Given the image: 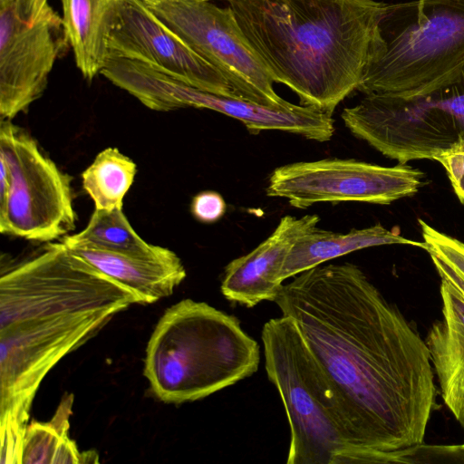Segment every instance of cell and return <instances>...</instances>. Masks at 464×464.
Returning <instances> with one entry per match:
<instances>
[{"mask_svg": "<svg viewBox=\"0 0 464 464\" xmlns=\"http://www.w3.org/2000/svg\"><path fill=\"white\" fill-rule=\"evenodd\" d=\"M274 302L334 389L354 449L393 453L423 443L437 395L428 347L358 266L305 270Z\"/></svg>", "mask_w": 464, "mask_h": 464, "instance_id": "cell-1", "label": "cell"}, {"mask_svg": "<svg viewBox=\"0 0 464 464\" xmlns=\"http://www.w3.org/2000/svg\"><path fill=\"white\" fill-rule=\"evenodd\" d=\"M273 81L333 114L357 90L380 40L376 0H226Z\"/></svg>", "mask_w": 464, "mask_h": 464, "instance_id": "cell-2", "label": "cell"}, {"mask_svg": "<svg viewBox=\"0 0 464 464\" xmlns=\"http://www.w3.org/2000/svg\"><path fill=\"white\" fill-rule=\"evenodd\" d=\"M256 341L233 314L184 299L169 307L149 341L144 375L168 403L194 401L253 375Z\"/></svg>", "mask_w": 464, "mask_h": 464, "instance_id": "cell-3", "label": "cell"}, {"mask_svg": "<svg viewBox=\"0 0 464 464\" xmlns=\"http://www.w3.org/2000/svg\"><path fill=\"white\" fill-rule=\"evenodd\" d=\"M265 367L290 428L287 464H347L355 452L329 381L295 322L281 315L262 328Z\"/></svg>", "mask_w": 464, "mask_h": 464, "instance_id": "cell-4", "label": "cell"}, {"mask_svg": "<svg viewBox=\"0 0 464 464\" xmlns=\"http://www.w3.org/2000/svg\"><path fill=\"white\" fill-rule=\"evenodd\" d=\"M358 91L410 96L464 63V0L388 4Z\"/></svg>", "mask_w": 464, "mask_h": 464, "instance_id": "cell-5", "label": "cell"}, {"mask_svg": "<svg viewBox=\"0 0 464 464\" xmlns=\"http://www.w3.org/2000/svg\"><path fill=\"white\" fill-rule=\"evenodd\" d=\"M341 116L353 136L389 159L434 160L464 136V63L411 96L365 95Z\"/></svg>", "mask_w": 464, "mask_h": 464, "instance_id": "cell-6", "label": "cell"}, {"mask_svg": "<svg viewBox=\"0 0 464 464\" xmlns=\"http://www.w3.org/2000/svg\"><path fill=\"white\" fill-rule=\"evenodd\" d=\"M139 297L63 242H47L2 269L0 328L14 322L107 308L122 311Z\"/></svg>", "mask_w": 464, "mask_h": 464, "instance_id": "cell-7", "label": "cell"}, {"mask_svg": "<svg viewBox=\"0 0 464 464\" xmlns=\"http://www.w3.org/2000/svg\"><path fill=\"white\" fill-rule=\"evenodd\" d=\"M0 159L11 181L7 198L0 203V232L44 243L67 236L76 222L72 177L11 121H1Z\"/></svg>", "mask_w": 464, "mask_h": 464, "instance_id": "cell-8", "label": "cell"}, {"mask_svg": "<svg viewBox=\"0 0 464 464\" xmlns=\"http://www.w3.org/2000/svg\"><path fill=\"white\" fill-rule=\"evenodd\" d=\"M119 312L107 308L59 314L0 328V418L27 423L32 401L45 375Z\"/></svg>", "mask_w": 464, "mask_h": 464, "instance_id": "cell-9", "label": "cell"}, {"mask_svg": "<svg viewBox=\"0 0 464 464\" xmlns=\"http://www.w3.org/2000/svg\"><path fill=\"white\" fill-rule=\"evenodd\" d=\"M70 42L48 0H0V118L11 121L44 92Z\"/></svg>", "mask_w": 464, "mask_h": 464, "instance_id": "cell-10", "label": "cell"}, {"mask_svg": "<svg viewBox=\"0 0 464 464\" xmlns=\"http://www.w3.org/2000/svg\"><path fill=\"white\" fill-rule=\"evenodd\" d=\"M190 48L219 70L238 99L289 109L295 104L274 90V81L243 34L229 6L207 0H144Z\"/></svg>", "mask_w": 464, "mask_h": 464, "instance_id": "cell-11", "label": "cell"}, {"mask_svg": "<svg viewBox=\"0 0 464 464\" xmlns=\"http://www.w3.org/2000/svg\"><path fill=\"white\" fill-rule=\"evenodd\" d=\"M423 178L422 171L402 163L385 167L353 159H324L276 168L266 193L301 209L320 202L388 205L415 195Z\"/></svg>", "mask_w": 464, "mask_h": 464, "instance_id": "cell-12", "label": "cell"}, {"mask_svg": "<svg viewBox=\"0 0 464 464\" xmlns=\"http://www.w3.org/2000/svg\"><path fill=\"white\" fill-rule=\"evenodd\" d=\"M108 53V60L138 61L200 91L237 98L225 75L170 30L144 0L121 2Z\"/></svg>", "mask_w": 464, "mask_h": 464, "instance_id": "cell-13", "label": "cell"}, {"mask_svg": "<svg viewBox=\"0 0 464 464\" xmlns=\"http://www.w3.org/2000/svg\"><path fill=\"white\" fill-rule=\"evenodd\" d=\"M319 221L315 214L283 217L266 240L227 265L220 286L225 298L247 308L263 301L274 302L283 285L280 273L288 252Z\"/></svg>", "mask_w": 464, "mask_h": 464, "instance_id": "cell-14", "label": "cell"}, {"mask_svg": "<svg viewBox=\"0 0 464 464\" xmlns=\"http://www.w3.org/2000/svg\"><path fill=\"white\" fill-rule=\"evenodd\" d=\"M168 100L174 110L194 107L232 117L241 121L252 134L275 130L324 142L330 140L334 132L332 114L312 106L295 104L289 109H277L216 95L176 80L169 86Z\"/></svg>", "mask_w": 464, "mask_h": 464, "instance_id": "cell-15", "label": "cell"}, {"mask_svg": "<svg viewBox=\"0 0 464 464\" xmlns=\"http://www.w3.org/2000/svg\"><path fill=\"white\" fill-rule=\"evenodd\" d=\"M98 270L132 291L140 304H151L170 295L185 279L186 270L167 247L150 256H136L89 246H67Z\"/></svg>", "mask_w": 464, "mask_h": 464, "instance_id": "cell-16", "label": "cell"}, {"mask_svg": "<svg viewBox=\"0 0 464 464\" xmlns=\"http://www.w3.org/2000/svg\"><path fill=\"white\" fill-rule=\"evenodd\" d=\"M443 319L430 328L425 343L446 406L450 410L464 392V297L441 280Z\"/></svg>", "mask_w": 464, "mask_h": 464, "instance_id": "cell-17", "label": "cell"}, {"mask_svg": "<svg viewBox=\"0 0 464 464\" xmlns=\"http://www.w3.org/2000/svg\"><path fill=\"white\" fill-rule=\"evenodd\" d=\"M383 245H408L427 251L426 243L402 237L381 223L347 233L334 232L314 227L300 237L288 252L283 265L280 280L320 266L323 263L363 248Z\"/></svg>", "mask_w": 464, "mask_h": 464, "instance_id": "cell-18", "label": "cell"}, {"mask_svg": "<svg viewBox=\"0 0 464 464\" xmlns=\"http://www.w3.org/2000/svg\"><path fill=\"white\" fill-rule=\"evenodd\" d=\"M122 0H61L76 67L92 82L108 62V40Z\"/></svg>", "mask_w": 464, "mask_h": 464, "instance_id": "cell-19", "label": "cell"}, {"mask_svg": "<svg viewBox=\"0 0 464 464\" xmlns=\"http://www.w3.org/2000/svg\"><path fill=\"white\" fill-rule=\"evenodd\" d=\"M137 166L117 148H106L97 154L82 172V187L97 209H122L123 198L130 188Z\"/></svg>", "mask_w": 464, "mask_h": 464, "instance_id": "cell-20", "label": "cell"}, {"mask_svg": "<svg viewBox=\"0 0 464 464\" xmlns=\"http://www.w3.org/2000/svg\"><path fill=\"white\" fill-rule=\"evenodd\" d=\"M62 241L66 246L83 245L136 256L154 255L162 247L144 241L135 232L122 209L94 208L87 226L77 234L65 236Z\"/></svg>", "mask_w": 464, "mask_h": 464, "instance_id": "cell-21", "label": "cell"}, {"mask_svg": "<svg viewBox=\"0 0 464 464\" xmlns=\"http://www.w3.org/2000/svg\"><path fill=\"white\" fill-rule=\"evenodd\" d=\"M72 395L63 400L50 422H33L27 426L22 464H52L63 429L69 427Z\"/></svg>", "mask_w": 464, "mask_h": 464, "instance_id": "cell-22", "label": "cell"}, {"mask_svg": "<svg viewBox=\"0 0 464 464\" xmlns=\"http://www.w3.org/2000/svg\"><path fill=\"white\" fill-rule=\"evenodd\" d=\"M427 252L434 254L464 277V242L419 219Z\"/></svg>", "mask_w": 464, "mask_h": 464, "instance_id": "cell-23", "label": "cell"}, {"mask_svg": "<svg viewBox=\"0 0 464 464\" xmlns=\"http://www.w3.org/2000/svg\"><path fill=\"white\" fill-rule=\"evenodd\" d=\"M434 160L445 169L455 194L464 205V136L439 153Z\"/></svg>", "mask_w": 464, "mask_h": 464, "instance_id": "cell-24", "label": "cell"}, {"mask_svg": "<svg viewBox=\"0 0 464 464\" xmlns=\"http://www.w3.org/2000/svg\"><path fill=\"white\" fill-rule=\"evenodd\" d=\"M227 209L223 197L216 191H202L197 194L191 202L193 217L202 223H214L219 220Z\"/></svg>", "mask_w": 464, "mask_h": 464, "instance_id": "cell-25", "label": "cell"}, {"mask_svg": "<svg viewBox=\"0 0 464 464\" xmlns=\"http://www.w3.org/2000/svg\"><path fill=\"white\" fill-rule=\"evenodd\" d=\"M69 427L63 429L52 464H79L81 452L68 436Z\"/></svg>", "mask_w": 464, "mask_h": 464, "instance_id": "cell-26", "label": "cell"}, {"mask_svg": "<svg viewBox=\"0 0 464 464\" xmlns=\"http://www.w3.org/2000/svg\"><path fill=\"white\" fill-rule=\"evenodd\" d=\"M441 280L448 282L464 297V277L434 254H429Z\"/></svg>", "mask_w": 464, "mask_h": 464, "instance_id": "cell-27", "label": "cell"}, {"mask_svg": "<svg viewBox=\"0 0 464 464\" xmlns=\"http://www.w3.org/2000/svg\"><path fill=\"white\" fill-rule=\"evenodd\" d=\"M450 411L464 430V393L461 395Z\"/></svg>", "mask_w": 464, "mask_h": 464, "instance_id": "cell-28", "label": "cell"}, {"mask_svg": "<svg viewBox=\"0 0 464 464\" xmlns=\"http://www.w3.org/2000/svg\"><path fill=\"white\" fill-rule=\"evenodd\" d=\"M98 461V455L95 451H85L81 453L80 463H96Z\"/></svg>", "mask_w": 464, "mask_h": 464, "instance_id": "cell-29", "label": "cell"}, {"mask_svg": "<svg viewBox=\"0 0 464 464\" xmlns=\"http://www.w3.org/2000/svg\"><path fill=\"white\" fill-rule=\"evenodd\" d=\"M207 1H212V0H207Z\"/></svg>", "mask_w": 464, "mask_h": 464, "instance_id": "cell-30", "label": "cell"}]
</instances>
